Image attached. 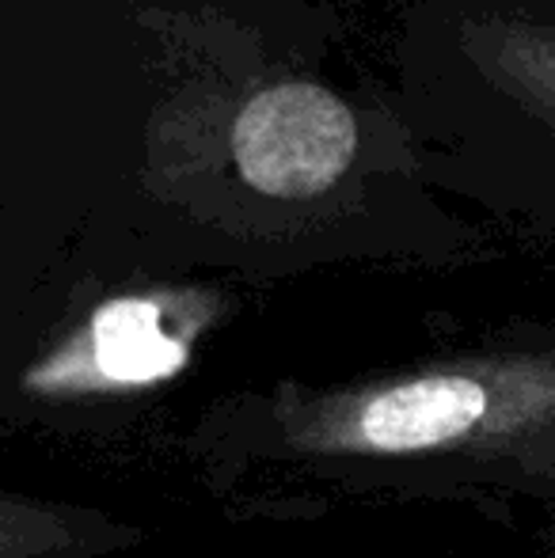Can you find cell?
I'll return each instance as SVG.
<instances>
[{
    "mask_svg": "<svg viewBox=\"0 0 555 558\" xmlns=\"http://www.w3.org/2000/svg\"><path fill=\"white\" fill-rule=\"evenodd\" d=\"M278 434L312 460L518 452L555 460V342L437 361L278 403Z\"/></svg>",
    "mask_w": 555,
    "mask_h": 558,
    "instance_id": "obj_1",
    "label": "cell"
},
{
    "mask_svg": "<svg viewBox=\"0 0 555 558\" xmlns=\"http://www.w3.org/2000/svg\"><path fill=\"white\" fill-rule=\"evenodd\" d=\"M449 53L475 96L487 156L521 198L555 209V0H468Z\"/></svg>",
    "mask_w": 555,
    "mask_h": 558,
    "instance_id": "obj_2",
    "label": "cell"
},
{
    "mask_svg": "<svg viewBox=\"0 0 555 558\" xmlns=\"http://www.w3.org/2000/svg\"><path fill=\"white\" fill-rule=\"evenodd\" d=\"M209 327L202 296L134 293L104 301L58 345L23 373V391L38 403L130 399L176 380Z\"/></svg>",
    "mask_w": 555,
    "mask_h": 558,
    "instance_id": "obj_3",
    "label": "cell"
},
{
    "mask_svg": "<svg viewBox=\"0 0 555 558\" xmlns=\"http://www.w3.org/2000/svg\"><path fill=\"white\" fill-rule=\"evenodd\" d=\"M354 153V114L319 84H278L260 92L232 130V156L244 183L286 202L331 191Z\"/></svg>",
    "mask_w": 555,
    "mask_h": 558,
    "instance_id": "obj_4",
    "label": "cell"
},
{
    "mask_svg": "<svg viewBox=\"0 0 555 558\" xmlns=\"http://www.w3.org/2000/svg\"><path fill=\"white\" fill-rule=\"evenodd\" d=\"M76 547H84L81 517L0 494V558H61Z\"/></svg>",
    "mask_w": 555,
    "mask_h": 558,
    "instance_id": "obj_5",
    "label": "cell"
}]
</instances>
